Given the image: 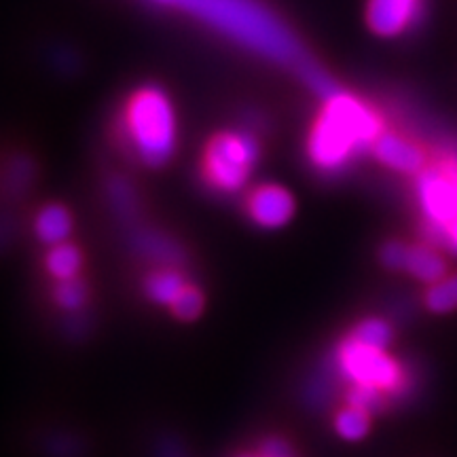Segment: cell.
Here are the masks:
<instances>
[{
	"label": "cell",
	"instance_id": "3",
	"mask_svg": "<svg viewBox=\"0 0 457 457\" xmlns=\"http://www.w3.org/2000/svg\"><path fill=\"white\" fill-rule=\"evenodd\" d=\"M125 131L136 155L148 168H159L174 153L176 121L171 102L162 89L142 87L125 108Z\"/></svg>",
	"mask_w": 457,
	"mask_h": 457
},
{
	"label": "cell",
	"instance_id": "1",
	"mask_svg": "<svg viewBox=\"0 0 457 457\" xmlns=\"http://www.w3.org/2000/svg\"><path fill=\"white\" fill-rule=\"evenodd\" d=\"M381 134L384 121L373 108L345 91H337L324 100L307 140V155L318 170L339 171L353 157L369 148L373 151Z\"/></svg>",
	"mask_w": 457,
	"mask_h": 457
},
{
	"label": "cell",
	"instance_id": "22",
	"mask_svg": "<svg viewBox=\"0 0 457 457\" xmlns=\"http://www.w3.org/2000/svg\"><path fill=\"white\" fill-rule=\"evenodd\" d=\"M443 244L447 245L449 250H453V253H457V219L451 222V225L445 228V239Z\"/></svg>",
	"mask_w": 457,
	"mask_h": 457
},
{
	"label": "cell",
	"instance_id": "11",
	"mask_svg": "<svg viewBox=\"0 0 457 457\" xmlns=\"http://www.w3.org/2000/svg\"><path fill=\"white\" fill-rule=\"evenodd\" d=\"M71 214L62 205H47L37 216V236L49 245L64 244L66 237L71 236Z\"/></svg>",
	"mask_w": 457,
	"mask_h": 457
},
{
	"label": "cell",
	"instance_id": "8",
	"mask_svg": "<svg viewBox=\"0 0 457 457\" xmlns=\"http://www.w3.org/2000/svg\"><path fill=\"white\" fill-rule=\"evenodd\" d=\"M248 212L256 225L265 228L284 227L295 214V199L278 185H262L248 197Z\"/></svg>",
	"mask_w": 457,
	"mask_h": 457
},
{
	"label": "cell",
	"instance_id": "17",
	"mask_svg": "<svg viewBox=\"0 0 457 457\" xmlns=\"http://www.w3.org/2000/svg\"><path fill=\"white\" fill-rule=\"evenodd\" d=\"M204 310V295L199 293L195 286H188L182 290L179 299L171 303V312H174L176 318L185 320V322H191L195 320Z\"/></svg>",
	"mask_w": 457,
	"mask_h": 457
},
{
	"label": "cell",
	"instance_id": "15",
	"mask_svg": "<svg viewBox=\"0 0 457 457\" xmlns=\"http://www.w3.org/2000/svg\"><path fill=\"white\" fill-rule=\"evenodd\" d=\"M426 305L434 313H449L457 310V276L443 278L432 284L426 293Z\"/></svg>",
	"mask_w": 457,
	"mask_h": 457
},
{
	"label": "cell",
	"instance_id": "13",
	"mask_svg": "<svg viewBox=\"0 0 457 457\" xmlns=\"http://www.w3.org/2000/svg\"><path fill=\"white\" fill-rule=\"evenodd\" d=\"M81 253L72 244H57L51 245V253L47 254V270L57 282H68L77 278L81 270Z\"/></svg>",
	"mask_w": 457,
	"mask_h": 457
},
{
	"label": "cell",
	"instance_id": "21",
	"mask_svg": "<svg viewBox=\"0 0 457 457\" xmlns=\"http://www.w3.org/2000/svg\"><path fill=\"white\" fill-rule=\"evenodd\" d=\"M261 457H290V447L279 438H273V441L262 445Z\"/></svg>",
	"mask_w": 457,
	"mask_h": 457
},
{
	"label": "cell",
	"instance_id": "9",
	"mask_svg": "<svg viewBox=\"0 0 457 457\" xmlns=\"http://www.w3.org/2000/svg\"><path fill=\"white\" fill-rule=\"evenodd\" d=\"M373 155L387 168L403 174H421L426 170V153L413 140L394 131H384L373 145Z\"/></svg>",
	"mask_w": 457,
	"mask_h": 457
},
{
	"label": "cell",
	"instance_id": "5",
	"mask_svg": "<svg viewBox=\"0 0 457 457\" xmlns=\"http://www.w3.org/2000/svg\"><path fill=\"white\" fill-rule=\"evenodd\" d=\"M417 197L426 216V231L441 244L445 228L457 219V163L441 162L426 168L417 180Z\"/></svg>",
	"mask_w": 457,
	"mask_h": 457
},
{
	"label": "cell",
	"instance_id": "6",
	"mask_svg": "<svg viewBox=\"0 0 457 457\" xmlns=\"http://www.w3.org/2000/svg\"><path fill=\"white\" fill-rule=\"evenodd\" d=\"M339 362L343 373L350 377L356 386L390 392L396 390L403 381V373H400L396 360H392L386 352L360 345L352 339H347L341 345Z\"/></svg>",
	"mask_w": 457,
	"mask_h": 457
},
{
	"label": "cell",
	"instance_id": "2",
	"mask_svg": "<svg viewBox=\"0 0 457 457\" xmlns=\"http://www.w3.org/2000/svg\"><path fill=\"white\" fill-rule=\"evenodd\" d=\"M187 11L205 24L282 64H301L303 51L293 34L253 0H155Z\"/></svg>",
	"mask_w": 457,
	"mask_h": 457
},
{
	"label": "cell",
	"instance_id": "16",
	"mask_svg": "<svg viewBox=\"0 0 457 457\" xmlns=\"http://www.w3.org/2000/svg\"><path fill=\"white\" fill-rule=\"evenodd\" d=\"M335 428L345 441H360L369 432V413L364 409L352 407L350 404V407L343 409L337 415Z\"/></svg>",
	"mask_w": 457,
	"mask_h": 457
},
{
	"label": "cell",
	"instance_id": "14",
	"mask_svg": "<svg viewBox=\"0 0 457 457\" xmlns=\"http://www.w3.org/2000/svg\"><path fill=\"white\" fill-rule=\"evenodd\" d=\"M350 339L360 343V345H367V347H373V350L386 352L387 345L392 343V328L387 327L384 320L370 318V320H364L362 324H358V327L353 328Z\"/></svg>",
	"mask_w": 457,
	"mask_h": 457
},
{
	"label": "cell",
	"instance_id": "19",
	"mask_svg": "<svg viewBox=\"0 0 457 457\" xmlns=\"http://www.w3.org/2000/svg\"><path fill=\"white\" fill-rule=\"evenodd\" d=\"M407 256H409V245L400 242H390L381 248L379 259L384 262V267L392 271H404L407 267Z\"/></svg>",
	"mask_w": 457,
	"mask_h": 457
},
{
	"label": "cell",
	"instance_id": "4",
	"mask_svg": "<svg viewBox=\"0 0 457 457\" xmlns=\"http://www.w3.org/2000/svg\"><path fill=\"white\" fill-rule=\"evenodd\" d=\"M259 157V145L244 131H225L210 140L204 155L205 180L225 193H236L248 182Z\"/></svg>",
	"mask_w": 457,
	"mask_h": 457
},
{
	"label": "cell",
	"instance_id": "10",
	"mask_svg": "<svg viewBox=\"0 0 457 457\" xmlns=\"http://www.w3.org/2000/svg\"><path fill=\"white\" fill-rule=\"evenodd\" d=\"M404 271H409L420 282L432 286L445 278V261L428 245H409Z\"/></svg>",
	"mask_w": 457,
	"mask_h": 457
},
{
	"label": "cell",
	"instance_id": "12",
	"mask_svg": "<svg viewBox=\"0 0 457 457\" xmlns=\"http://www.w3.org/2000/svg\"><path fill=\"white\" fill-rule=\"evenodd\" d=\"M185 288H187L185 279H182L180 273L171 270H162V271L151 273L145 282L148 299L159 303V305H170V307L171 303L179 299Z\"/></svg>",
	"mask_w": 457,
	"mask_h": 457
},
{
	"label": "cell",
	"instance_id": "18",
	"mask_svg": "<svg viewBox=\"0 0 457 457\" xmlns=\"http://www.w3.org/2000/svg\"><path fill=\"white\" fill-rule=\"evenodd\" d=\"M85 299H87V290H85V286L77 278L68 279V282H60V286L55 288L57 305L64 307V310H77V307L83 305Z\"/></svg>",
	"mask_w": 457,
	"mask_h": 457
},
{
	"label": "cell",
	"instance_id": "7",
	"mask_svg": "<svg viewBox=\"0 0 457 457\" xmlns=\"http://www.w3.org/2000/svg\"><path fill=\"white\" fill-rule=\"evenodd\" d=\"M424 13V0H369V28L379 37H398Z\"/></svg>",
	"mask_w": 457,
	"mask_h": 457
},
{
	"label": "cell",
	"instance_id": "20",
	"mask_svg": "<svg viewBox=\"0 0 457 457\" xmlns=\"http://www.w3.org/2000/svg\"><path fill=\"white\" fill-rule=\"evenodd\" d=\"M379 400H381V392L373 390V387H364V386H356L350 392V404L352 407L373 411L375 407H379Z\"/></svg>",
	"mask_w": 457,
	"mask_h": 457
},
{
	"label": "cell",
	"instance_id": "23",
	"mask_svg": "<svg viewBox=\"0 0 457 457\" xmlns=\"http://www.w3.org/2000/svg\"><path fill=\"white\" fill-rule=\"evenodd\" d=\"M239 457H261V455H239Z\"/></svg>",
	"mask_w": 457,
	"mask_h": 457
}]
</instances>
